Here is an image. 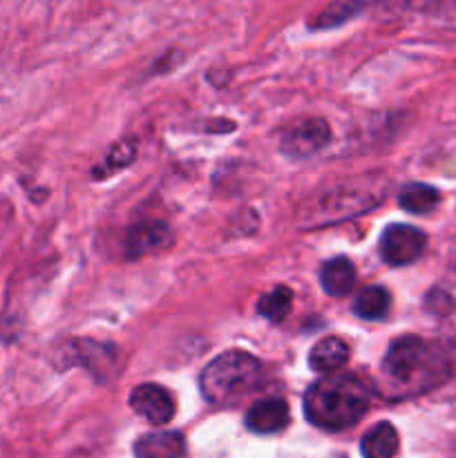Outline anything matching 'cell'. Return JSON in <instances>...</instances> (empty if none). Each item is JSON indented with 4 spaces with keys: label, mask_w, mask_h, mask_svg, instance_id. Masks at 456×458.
Masks as SVG:
<instances>
[{
    "label": "cell",
    "mask_w": 456,
    "mask_h": 458,
    "mask_svg": "<svg viewBox=\"0 0 456 458\" xmlns=\"http://www.w3.org/2000/svg\"><path fill=\"white\" fill-rule=\"evenodd\" d=\"M369 387L349 374H331L313 383L304 394L308 423L326 432L353 428L369 410Z\"/></svg>",
    "instance_id": "6da1fadb"
},
{
    "label": "cell",
    "mask_w": 456,
    "mask_h": 458,
    "mask_svg": "<svg viewBox=\"0 0 456 458\" xmlns=\"http://www.w3.org/2000/svg\"><path fill=\"white\" fill-rule=\"evenodd\" d=\"M262 362L246 352L222 353L204 369L199 387L213 405H232L262 383Z\"/></svg>",
    "instance_id": "7a4b0ae2"
},
{
    "label": "cell",
    "mask_w": 456,
    "mask_h": 458,
    "mask_svg": "<svg viewBox=\"0 0 456 458\" xmlns=\"http://www.w3.org/2000/svg\"><path fill=\"white\" fill-rule=\"evenodd\" d=\"M380 199H383V195H380V191H374V186L342 183V186H335L334 191L322 192L302 210V226H325V224L356 217V215L376 208Z\"/></svg>",
    "instance_id": "3957f363"
},
{
    "label": "cell",
    "mask_w": 456,
    "mask_h": 458,
    "mask_svg": "<svg viewBox=\"0 0 456 458\" xmlns=\"http://www.w3.org/2000/svg\"><path fill=\"white\" fill-rule=\"evenodd\" d=\"M429 347L418 335H402L389 344L383 358V374L401 387L416 383L420 367H427Z\"/></svg>",
    "instance_id": "277c9868"
},
{
    "label": "cell",
    "mask_w": 456,
    "mask_h": 458,
    "mask_svg": "<svg viewBox=\"0 0 456 458\" xmlns=\"http://www.w3.org/2000/svg\"><path fill=\"white\" fill-rule=\"evenodd\" d=\"M331 128L325 119H316V116H307L282 132L280 150L291 159H304V157L316 155L317 150L329 143Z\"/></svg>",
    "instance_id": "5b68a950"
},
{
    "label": "cell",
    "mask_w": 456,
    "mask_h": 458,
    "mask_svg": "<svg viewBox=\"0 0 456 458\" xmlns=\"http://www.w3.org/2000/svg\"><path fill=\"white\" fill-rule=\"evenodd\" d=\"M427 237L423 231L407 224H392L380 237V255L392 267H407L423 255Z\"/></svg>",
    "instance_id": "8992f818"
},
{
    "label": "cell",
    "mask_w": 456,
    "mask_h": 458,
    "mask_svg": "<svg viewBox=\"0 0 456 458\" xmlns=\"http://www.w3.org/2000/svg\"><path fill=\"white\" fill-rule=\"evenodd\" d=\"M130 407L152 425H165L174 416V401L161 385H139L130 394Z\"/></svg>",
    "instance_id": "52a82bcc"
},
{
    "label": "cell",
    "mask_w": 456,
    "mask_h": 458,
    "mask_svg": "<svg viewBox=\"0 0 456 458\" xmlns=\"http://www.w3.org/2000/svg\"><path fill=\"white\" fill-rule=\"evenodd\" d=\"M170 244H173V231L168 228V224L155 222V219L139 222L130 226L128 235H125V255L132 259L148 258V255L161 253Z\"/></svg>",
    "instance_id": "ba28073f"
},
{
    "label": "cell",
    "mask_w": 456,
    "mask_h": 458,
    "mask_svg": "<svg viewBox=\"0 0 456 458\" xmlns=\"http://www.w3.org/2000/svg\"><path fill=\"white\" fill-rule=\"evenodd\" d=\"M289 405L277 398L259 401L246 411V428L253 434H275L289 425Z\"/></svg>",
    "instance_id": "9c48e42d"
},
{
    "label": "cell",
    "mask_w": 456,
    "mask_h": 458,
    "mask_svg": "<svg viewBox=\"0 0 456 458\" xmlns=\"http://www.w3.org/2000/svg\"><path fill=\"white\" fill-rule=\"evenodd\" d=\"M137 458H186V441L177 432H150L134 445Z\"/></svg>",
    "instance_id": "30bf717a"
},
{
    "label": "cell",
    "mask_w": 456,
    "mask_h": 458,
    "mask_svg": "<svg viewBox=\"0 0 456 458\" xmlns=\"http://www.w3.org/2000/svg\"><path fill=\"white\" fill-rule=\"evenodd\" d=\"M349 362V344L344 340L329 335V338L320 340L316 347L308 353V365L317 374H335V371L342 369Z\"/></svg>",
    "instance_id": "8fae6325"
},
{
    "label": "cell",
    "mask_w": 456,
    "mask_h": 458,
    "mask_svg": "<svg viewBox=\"0 0 456 458\" xmlns=\"http://www.w3.org/2000/svg\"><path fill=\"white\" fill-rule=\"evenodd\" d=\"M322 289L334 298H342L353 291L356 284V267L347 258H334L325 262L320 271Z\"/></svg>",
    "instance_id": "7c38bea8"
},
{
    "label": "cell",
    "mask_w": 456,
    "mask_h": 458,
    "mask_svg": "<svg viewBox=\"0 0 456 458\" xmlns=\"http://www.w3.org/2000/svg\"><path fill=\"white\" fill-rule=\"evenodd\" d=\"M401 447L396 428L392 423H378L362 437L360 452L365 458H393Z\"/></svg>",
    "instance_id": "4fadbf2b"
},
{
    "label": "cell",
    "mask_w": 456,
    "mask_h": 458,
    "mask_svg": "<svg viewBox=\"0 0 456 458\" xmlns=\"http://www.w3.org/2000/svg\"><path fill=\"white\" fill-rule=\"evenodd\" d=\"M441 201V195H438L436 188L427 186V183H410L401 191L398 195V204L401 208H405L407 213L414 215H425L429 210H434Z\"/></svg>",
    "instance_id": "5bb4252c"
},
{
    "label": "cell",
    "mask_w": 456,
    "mask_h": 458,
    "mask_svg": "<svg viewBox=\"0 0 456 458\" xmlns=\"http://www.w3.org/2000/svg\"><path fill=\"white\" fill-rule=\"evenodd\" d=\"M362 7H365V0H334V3L326 4V7L313 18L311 27H317V30L338 27L342 25V22H347L349 18L356 16V13H360Z\"/></svg>",
    "instance_id": "9a60e30c"
},
{
    "label": "cell",
    "mask_w": 456,
    "mask_h": 458,
    "mask_svg": "<svg viewBox=\"0 0 456 458\" xmlns=\"http://www.w3.org/2000/svg\"><path fill=\"white\" fill-rule=\"evenodd\" d=\"M293 309V291L289 286H275L271 293L262 295L258 304V313L271 322L286 320V316Z\"/></svg>",
    "instance_id": "2e32d148"
},
{
    "label": "cell",
    "mask_w": 456,
    "mask_h": 458,
    "mask_svg": "<svg viewBox=\"0 0 456 458\" xmlns=\"http://www.w3.org/2000/svg\"><path fill=\"white\" fill-rule=\"evenodd\" d=\"M389 309V293L383 286H369L362 291L353 302V313L362 320H378L387 313Z\"/></svg>",
    "instance_id": "e0dca14e"
},
{
    "label": "cell",
    "mask_w": 456,
    "mask_h": 458,
    "mask_svg": "<svg viewBox=\"0 0 456 458\" xmlns=\"http://www.w3.org/2000/svg\"><path fill=\"white\" fill-rule=\"evenodd\" d=\"M134 155H137V146H134L132 141H119L114 148H112L110 152L106 155V159H103L101 168L94 170V174L97 177H107V174L112 173H119L121 168H125V165L132 164Z\"/></svg>",
    "instance_id": "ac0fdd59"
},
{
    "label": "cell",
    "mask_w": 456,
    "mask_h": 458,
    "mask_svg": "<svg viewBox=\"0 0 456 458\" xmlns=\"http://www.w3.org/2000/svg\"><path fill=\"white\" fill-rule=\"evenodd\" d=\"M434 18L445 27H454L456 30V0H441L434 7Z\"/></svg>",
    "instance_id": "d6986e66"
}]
</instances>
